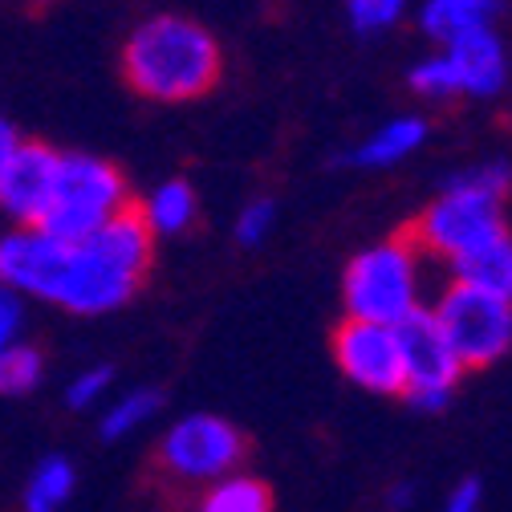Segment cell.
Segmentation results:
<instances>
[{
  "label": "cell",
  "instance_id": "6da1fadb",
  "mask_svg": "<svg viewBox=\"0 0 512 512\" xmlns=\"http://www.w3.org/2000/svg\"><path fill=\"white\" fill-rule=\"evenodd\" d=\"M151 261H155V236L139 204H131L110 224H102L98 232L66 248V265H61V285L53 305L78 317L110 313L139 293V285L151 273Z\"/></svg>",
  "mask_w": 512,
  "mask_h": 512
},
{
  "label": "cell",
  "instance_id": "7a4b0ae2",
  "mask_svg": "<svg viewBox=\"0 0 512 512\" xmlns=\"http://www.w3.org/2000/svg\"><path fill=\"white\" fill-rule=\"evenodd\" d=\"M224 70L216 37L191 17L159 13L122 45V78L151 102H196Z\"/></svg>",
  "mask_w": 512,
  "mask_h": 512
},
{
  "label": "cell",
  "instance_id": "3957f363",
  "mask_svg": "<svg viewBox=\"0 0 512 512\" xmlns=\"http://www.w3.org/2000/svg\"><path fill=\"white\" fill-rule=\"evenodd\" d=\"M508 187H512V171L504 163L476 167V171L447 183L443 196L435 204H427L419 216H411L395 236L415 256L431 252V256H452V261H460L464 252H472L504 232L500 204L508 196Z\"/></svg>",
  "mask_w": 512,
  "mask_h": 512
},
{
  "label": "cell",
  "instance_id": "277c9868",
  "mask_svg": "<svg viewBox=\"0 0 512 512\" xmlns=\"http://www.w3.org/2000/svg\"><path fill=\"white\" fill-rule=\"evenodd\" d=\"M131 204H135L131 187H126V179L114 163H106L98 155H61L57 179H53V200L37 228L74 244V240L98 232L102 224H110Z\"/></svg>",
  "mask_w": 512,
  "mask_h": 512
},
{
  "label": "cell",
  "instance_id": "5b68a950",
  "mask_svg": "<svg viewBox=\"0 0 512 512\" xmlns=\"http://www.w3.org/2000/svg\"><path fill=\"white\" fill-rule=\"evenodd\" d=\"M248 456V435L220 415H187L155 447V476L167 488L191 492L228 480Z\"/></svg>",
  "mask_w": 512,
  "mask_h": 512
},
{
  "label": "cell",
  "instance_id": "8992f818",
  "mask_svg": "<svg viewBox=\"0 0 512 512\" xmlns=\"http://www.w3.org/2000/svg\"><path fill=\"white\" fill-rule=\"evenodd\" d=\"M435 322H439L447 346H452L460 370L492 366L512 342V305L492 293H480L464 281H456L439 297Z\"/></svg>",
  "mask_w": 512,
  "mask_h": 512
},
{
  "label": "cell",
  "instance_id": "52a82bcc",
  "mask_svg": "<svg viewBox=\"0 0 512 512\" xmlns=\"http://www.w3.org/2000/svg\"><path fill=\"white\" fill-rule=\"evenodd\" d=\"M346 305H350V317L395 326L403 313L415 309V252L399 236H391L387 244H378L362 252L358 261H350Z\"/></svg>",
  "mask_w": 512,
  "mask_h": 512
},
{
  "label": "cell",
  "instance_id": "ba28073f",
  "mask_svg": "<svg viewBox=\"0 0 512 512\" xmlns=\"http://www.w3.org/2000/svg\"><path fill=\"white\" fill-rule=\"evenodd\" d=\"M395 342L403 354V370H407V391L403 399L419 411H439L452 395V382L464 374L452 346H447L435 313L427 309H411L395 322Z\"/></svg>",
  "mask_w": 512,
  "mask_h": 512
},
{
  "label": "cell",
  "instance_id": "9c48e42d",
  "mask_svg": "<svg viewBox=\"0 0 512 512\" xmlns=\"http://www.w3.org/2000/svg\"><path fill=\"white\" fill-rule=\"evenodd\" d=\"M66 248V240H57L37 224H9L0 232V285L17 297H37L53 305Z\"/></svg>",
  "mask_w": 512,
  "mask_h": 512
},
{
  "label": "cell",
  "instance_id": "30bf717a",
  "mask_svg": "<svg viewBox=\"0 0 512 512\" xmlns=\"http://www.w3.org/2000/svg\"><path fill=\"white\" fill-rule=\"evenodd\" d=\"M334 358L366 391H378V395L407 391V370H403V354L395 342V326L346 317L334 330Z\"/></svg>",
  "mask_w": 512,
  "mask_h": 512
},
{
  "label": "cell",
  "instance_id": "8fae6325",
  "mask_svg": "<svg viewBox=\"0 0 512 512\" xmlns=\"http://www.w3.org/2000/svg\"><path fill=\"white\" fill-rule=\"evenodd\" d=\"M61 155L45 143H21L5 179H0V216L9 224H41L53 200Z\"/></svg>",
  "mask_w": 512,
  "mask_h": 512
},
{
  "label": "cell",
  "instance_id": "7c38bea8",
  "mask_svg": "<svg viewBox=\"0 0 512 512\" xmlns=\"http://www.w3.org/2000/svg\"><path fill=\"white\" fill-rule=\"evenodd\" d=\"M447 57H452V66H456L460 90H468V94H496L508 78L504 45L496 41L492 29H480V33L452 41L447 45Z\"/></svg>",
  "mask_w": 512,
  "mask_h": 512
},
{
  "label": "cell",
  "instance_id": "4fadbf2b",
  "mask_svg": "<svg viewBox=\"0 0 512 512\" xmlns=\"http://www.w3.org/2000/svg\"><path fill=\"white\" fill-rule=\"evenodd\" d=\"M456 281H464V285H472L480 293H492V297L512 305V236L500 232L488 244L464 252L456 261Z\"/></svg>",
  "mask_w": 512,
  "mask_h": 512
},
{
  "label": "cell",
  "instance_id": "5bb4252c",
  "mask_svg": "<svg viewBox=\"0 0 512 512\" xmlns=\"http://www.w3.org/2000/svg\"><path fill=\"white\" fill-rule=\"evenodd\" d=\"M496 13H500V0H427L423 5V29L435 41L452 45L468 33L492 29Z\"/></svg>",
  "mask_w": 512,
  "mask_h": 512
},
{
  "label": "cell",
  "instance_id": "9a60e30c",
  "mask_svg": "<svg viewBox=\"0 0 512 512\" xmlns=\"http://www.w3.org/2000/svg\"><path fill=\"white\" fill-rule=\"evenodd\" d=\"M78 488V472L66 456H45L29 480H25V492H21V508L25 512H61L70 504Z\"/></svg>",
  "mask_w": 512,
  "mask_h": 512
},
{
  "label": "cell",
  "instance_id": "2e32d148",
  "mask_svg": "<svg viewBox=\"0 0 512 512\" xmlns=\"http://www.w3.org/2000/svg\"><path fill=\"white\" fill-rule=\"evenodd\" d=\"M139 212H143L151 236H175V232H183L191 220H196V191H191L187 179H171V183H163L155 191L147 204H139Z\"/></svg>",
  "mask_w": 512,
  "mask_h": 512
},
{
  "label": "cell",
  "instance_id": "e0dca14e",
  "mask_svg": "<svg viewBox=\"0 0 512 512\" xmlns=\"http://www.w3.org/2000/svg\"><path fill=\"white\" fill-rule=\"evenodd\" d=\"M191 512H273V488L252 476L216 480Z\"/></svg>",
  "mask_w": 512,
  "mask_h": 512
},
{
  "label": "cell",
  "instance_id": "ac0fdd59",
  "mask_svg": "<svg viewBox=\"0 0 512 512\" xmlns=\"http://www.w3.org/2000/svg\"><path fill=\"white\" fill-rule=\"evenodd\" d=\"M423 139H427V122H423V118H395V122L382 126V131H378L370 143H362V147L354 151V163H358V167L395 163V159L411 155Z\"/></svg>",
  "mask_w": 512,
  "mask_h": 512
},
{
  "label": "cell",
  "instance_id": "d6986e66",
  "mask_svg": "<svg viewBox=\"0 0 512 512\" xmlns=\"http://www.w3.org/2000/svg\"><path fill=\"white\" fill-rule=\"evenodd\" d=\"M45 378V358L37 346L29 342H13L5 354H0V395L9 399H21V395H33Z\"/></svg>",
  "mask_w": 512,
  "mask_h": 512
},
{
  "label": "cell",
  "instance_id": "ffe728a7",
  "mask_svg": "<svg viewBox=\"0 0 512 512\" xmlns=\"http://www.w3.org/2000/svg\"><path fill=\"white\" fill-rule=\"evenodd\" d=\"M159 407H163V395H159V391H126V395L102 415V439L131 435V431L143 427Z\"/></svg>",
  "mask_w": 512,
  "mask_h": 512
},
{
  "label": "cell",
  "instance_id": "44dd1931",
  "mask_svg": "<svg viewBox=\"0 0 512 512\" xmlns=\"http://www.w3.org/2000/svg\"><path fill=\"white\" fill-rule=\"evenodd\" d=\"M411 86H415L419 94H427V98H452V94H460V78H456L452 57H447V53L427 57L423 66H415Z\"/></svg>",
  "mask_w": 512,
  "mask_h": 512
},
{
  "label": "cell",
  "instance_id": "7402d4cb",
  "mask_svg": "<svg viewBox=\"0 0 512 512\" xmlns=\"http://www.w3.org/2000/svg\"><path fill=\"white\" fill-rule=\"evenodd\" d=\"M407 0H346V13L358 33H382L399 21Z\"/></svg>",
  "mask_w": 512,
  "mask_h": 512
},
{
  "label": "cell",
  "instance_id": "603a6c76",
  "mask_svg": "<svg viewBox=\"0 0 512 512\" xmlns=\"http://www.w3.org/2000/svg\"><path fill=\"white\" fill-rule=\"evenodd\" d=\"M110 382H114V370H110V366H90V370L74 374V382L66 387V407L90 411V407L110 391Z\"/></svg>",
  "mask_w": 512,
  "mask_h": 512
},
{
  "label": "cell",
  "instance_id": "cb8c5ba5",
  "mask_svg": "<svg viewBox=\"0 0 512 512\" xmlns=\"http://www.w3.org/2000/svg\"><path fill=\"white\" fill-rule=\"evenodd\" d=\"M21 322H25L21 297L0 285V354H5L13 342H21Z\"/></svg>",
  "mask_w": 512,
  "mask_h": 512
},
{
  "label": "cell",
  "instance_id": "d4e9b609",
  "mask_svg": "<svg viewBox=\"0 0 512 512\" xmlns=\"http://www.w3.org/2000/svg\"><path fill=\"white\" fill-rule=\"evenodd\" d=\"M269 220H273V204L269 200H256L240 212V224H236V240L240 244H256L265 232H269Z\"/></svg>",
  "mask_w": 512,
  "mask_h": 512
},
{
  "label": "cell",
  "instance_id": "484cf974",
  "mask_svg": "<svg viewBox=\"0 0 512 512\" xmlns=\"http://www.w3.org/2000/svg\"><path fill=\"white\" fill-rule=\"evenodd\" d=\"M21 143L25 139L17 135V126L9 118H0V179H5V171H9V163H13V155H17Z\"/></svg>",
  "mask_w": 512,
  "mask_h": 512
},
{
  "label": "cell",
  "instance_id": "4316f807",
  "mask_svg": "<svg viewBox=\"0 0 512 512\" xmlns=\"http://www.w3.org/2000/svg\"><path fill=\"white\" fill-rule=\"evenodd\" d=\"M476 500H480V484L476 480H464L460 492L452 496V504H447V512H476Z\"/></svg>",
  "mask_w": 512,
  "mask_h": 512
}]
</instances>
